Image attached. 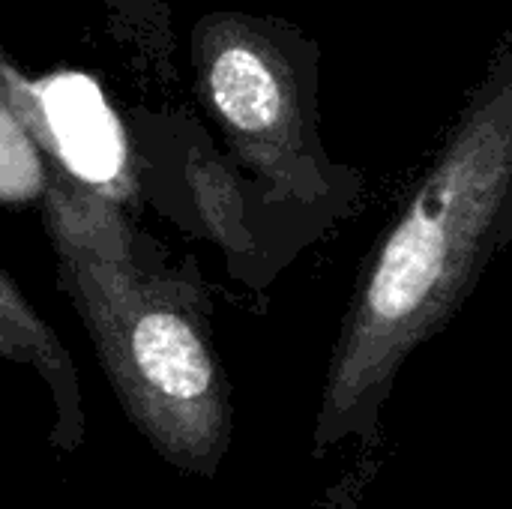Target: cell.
Segmentation results:
<instances>
[{"instance_id": "6", "label": "cell", "mask_w": 512, "mask_h": 509, "mask_svg": "<svg viewBox=\"0 0 512 509\" xmlns=\"http://www.w3.org/2000/svg\"><path fill=\"white\" fill-rule=\"evenodd\" d=\"M48 186V159L27 123L0 96V201L30 204Z\"/></svg>"}, {"instance_id": "4", "label": "cell", "mask_w": 512, "mask_h": 509, "mask_svg": "<svg viewBox=\"0 0 512 509\" xmlns=\"http://www.w3.org/2000/svg\"><path fill=\"white\" fill-rule=\"evenodd\" d=\"M0 96L27 123L42 153L69 177L120 207L129 201V165L117 117L87 78L66 72L33 84L0 66Z\"/></svg>"}, {"instance_id": "1", "label": "cell", "mask_w": 512, "mask_h": 509, "mask_svg": "<svg viewBox=\"0 0 512 509\" xmlns=\"http://www.w3.org/2000/svg\"><path fill=\"white\" fill-rule=\"evenodd\" d=\"M512 222V36L495 48L432 165L378 237L342 318L312 453L375 447L381 408L408 357L474 294Z\"/></svg>"}, {"instance_id": "5", "label": "cell", "mask_w": 512, "mask_h": 509, "mask_svg": "<svg viewBox=\"0 0 512 509\" xmlns=\"http://www.w3.org/2000/svg\"><path fill=\"white\" fill-rule=\"evenodd\" d=\"M0 363L33 369L54 402L51 447L75 453L84 444V402L78 369L60 336L27 303L18 285L0 270Z\"/></svg>"}, {"instance_id": "2", "label": "cell", "mask_w": 512, "mask_h": 509, "mask_svg": "<svg viewBox=\"0 0 512 509\" xmlns=\"http://www.w3.org/2000/svg\"><path fill=\"white\" fill-rule=\"evenodd\" d=\"M39 204L60 285L123 414L171 468L213 480L231 450L234 402L204 288L153 261L123 207L51 159Z\"/></svg>"}, {"instance_id": "3", "label": "cell", "mask_w": 512, "mask_h": 509, "mask_svg": "<svg viewBox=\"0 0 512 509\" xmlns=\"http://www.w3.org/2000/svg\"><path fill=\"white\" fill-rule=\"evenodd\" d=\"M189 48L201 105L273 195L321 201L339 192V168L318 135L315 48H303L294 27L210 12L195 21Z\"/></svg>"}]
</instances>
